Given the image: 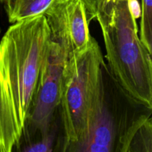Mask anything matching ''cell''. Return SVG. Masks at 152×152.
Listing matches in <instances>:
<instances>
[{"label":"cell","mask_w":152,"mask_h":152,"mask_svg":"<svg viewBox=\"0 0 152 152\" xmlns=\"http://www.w3.org/2000/svg\"><path fill=\"white\" fill-rule=\"evenodd\" d=\"M0 32H1V31H0Z\"/></svg>","instance_id":"4fadbf2b"},{"label":"cell","mask_w":152,"mask_h":152,"mask_svg":"<svg viewBox=\"0 0 152 152\" xmlns=\"http://www.w3.org/2000/svg\"><path fill=\"white\" fill-rule=\"evenodd\" d=\"M132 151H152L151 117L140 126L134 136L128 152Z\"/></svg>","instance_id":"9c48e42d"},{"label":"cell","mask_w":152,"mask_h":152,"mask_svg":"<svg viewBox=\"0 0 152 152\" xmlns=\"http://www.w3.org/2000/svg\"><path fill=\"white\" fill-rule=\"evenodd\" d=\"M55 0H5L4 9L10 23L43 14Z\"/></svg>","instance_id":"ba28073f"},{"label":"cell","mask_w":152,"mask_h":152,"mask_svg":"<svg viewBox=\"0 0 152 152\" xmlns=\"http://www.w3.org/2000/svg\"><path fill=\"white\" fill-rule=\"evenodd\" d=\"M140 38L152 53V0H142Z\"/></svg>","instance_id":"30bf717a"},{"label":"cell","mask_w":152,"mask_h":152,"mask_svg":"<svg viewBox=\"0 0 152 152\" xmlns=\"http://www.w3.org/2000/svg\"><path fill=\"white\" fill-rule=\"evenodd\" d=\"M151 114L152 108L128 94L104 63L100 109L87 137L71 152H128L134 134Z\"/></svg>","instance_id":"277c9868"},{"label":"cell","mask_w":152,"mask_h":152,"mask_svg":"<svg viewBox=\"0 0 152 152\" xmlns=\"http://www.w3.org/2000/svg\"><path fill=\"white\" fill-rule=\"evenodd\" d=\"M50 43L44 14L13 23L0 40V152L22 135Z\"/></svg>","instance_id":"6da1fadb"},{"label":"cell","mask_w":152,"mask_h":152,"mask_svg":"<svg viewBox=\"0 0 152 152\" xmlns=\"http://www.w3.org/2000/svg\"><path fill=\"white\" fill-rule=\"evenodd\" d=\"M86 5L89 21L94 19L96 15V4L97 0H81Z\"/></svg>","instance_id":"8fae6325"},{"label":"cell","mask_w":152,"mask_h":152,"mask_svg":"<svg viewBox=\"0 0 152 152\" xmlns=\"http://www.w3.org/2000/svg\"><path fill=\"white\" fill-rule=\"evenodd\" d=\"M4 1H5V0H0V3H2V4H4Z\"/></svg>","instance_id":"7c38bea8"},{"label":"cell","mask_w":152,"mask_h":152,"mask_svg":"<svg viewBox=\"0 0 152 152\" xmlns=\"http://www.w3.org/2000/svg\"><path fill=\"white\" fill-rule=\"evenodd\" d=\"M56 120L48 126L34 129H23L14 150L24 152H50L56 151L59 142L56 140Z\"/></svg>","instance_id":"52a82bcc"},{"label":"cell","mask_w":152,"mask_h":152,"mask_svg":"<svg viewBox=\"0 0 152 152\" xmlns=\"http://www.w3.org/2000/svg\"><path fill=\"white\" fill-rule=\"evenodd\" d=\"M50 40L59 45L67 58L84 49L91 36L86 5L81 0H55L44 12Z\"/></svg>","instance_id":"8992f818"},{"label":"cell","mask_w":152,"mask_h":152,"mask_svg":"<svg viewBox=\"0 0 152 152\" xmlns=\"http://www.w3.org/2000/svg\"><path fill=\"white\" fill-rule=\"evenodd\" d=\"M104 63L93 37L84 49L67 58L58 107L62 126L59 151L71 152L87 137L100 109Z\"/></svg>","instance_id":"3957f363"},{"label":"cell","mask_w":152,"mask_h":152,"mask_svg":"<svg viewBox=\"0 0 152 152\" xmlns=\"http://www.w3.org/2000/svg\"><path fill=\"white\" fill-rule=\"evenodd\" d=\"M67 55L50 40L39 75L29 115L23 129L48 126L56 118L60 100L62 72Z\"/></svg>","instance_id":"5b68a950"},{"label":"cell","mask_w":152,"mask_h":152,"mask_svg":"<svg viewBox=\"0 0 152 152\" xmlns=\"http://www.w3.org/2000/svg\"><path fill=\"white\" fill-rule=\"evenodd\" d=\"M137 0H97L96 15L108 70L122 88L152 108V53L138 34Z\"/></svg>","instance_id":"7a4b0ae2"}]
</instances>
